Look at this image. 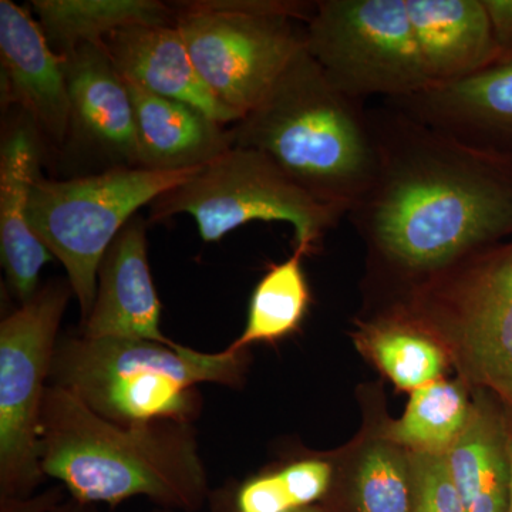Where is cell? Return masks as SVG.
Listing matches in <instances>:
<instances>
[{"instance_id":"1","label":"cell","mask_w":512,"mask_h":512,"mask_svg":"<svg viewBox=\"0 0 512 512\" xmlns=\"http://www.w3.org/2000/svg\"><path fill=\"white\" fill-rule=\"evenodd\" d=\"M367 113L379 173L349 215L384 262L431 282L512 241V157L466 146L389 104Z\"/></svg>"},{"instance_id":"2","label":"cell","mask_w":512,"mask_h":512,"mask_svg":"<svg viewBox=\"0 0 512 512\" xmlns=\"http://www.w3.org/2000/svg\"><path fill=\"white\" fill-rule=\"evenodd\" d=\"M40 467L84 504L147 497L160 508L197 512L210 500L191 423H114L49 384L40 414Z\"/></svg>"},{"instance_id":"3","label":"cell","mask_w":512,"mask_h":512,"mask_svg":"<svg viewBox=\"0 0 512 512\" xmlns=\"http://www.w3.org/2000/svg\"><path fill=\"white\" fill-rule=\"evenodd\" d=\"M231 130L235 147L264 154L316 201L343 214L379 173V148L362 101L335 89L305 47Z\"/></svg>"},{"instance_id":"4","label":"cell","mask_w":512,"mask_h":512,"mask_svg":"<svg viewBox=\"0 0 512 512\" xmlns=\"http://www.w3.org/2000/svg\"><path fill=\"white\" fill-rule=\"evenodd\" d=\"M247 350L202 353L147 340L64 336L57 342L49 384L74 394L94 413L131 426L191 423L202 409L200 384L238 387Z\"/></svg>"},{"instance_id":"5","label":"cell","mask_w":512,"mask_h":512,"mask_svg":"<svg viewBox=\"0 0 512 512\" xmlns=\"http://www.w3.org/2000/svg\"><path fill=\"white\" fill-rule=\"evenodd\" d=\"M175 26L202 82L222 106L244 117L264 99L299 50L316 2L197 0L178 3Z\"/></svg>"},{"instance_id":"6","label":"cell","mask_w":512,"mask_h":512,"mask_svg":"<svg viewBox=\"0 0 512 512\" xmlns=\"http://www.w3.org/2000/svg\"><path fill=\"white\" fill-rule=\"evenodd\" d=\"M201 168H113L70 180L36 181L30 194V227L66 269L82 322L96 301L101 259L121 229L141 207L184 184Z\"/></svg>"},{"instance_id":"7","label":"cell","mask_w":512,"mask_h":512,"mask_svg":"<svg viewBox=\"0 0 512 512\" xmlns=\"http://www.w3.org/2000/svg\"><path fill=\"white\" fill-rule=\"evenodd\" d=\"M177 214H190L205 242L220 241L249 222H286L305 255L345 215L316 201L264 154L235 146L150 204L151 222Z\"/></svg>"},{"instance_id":"8","label":"cell","mask_w":512,"mask_h":512,"mask_svg":"<svg viewBox=\"0 0 512 512\" xmlns=\"http://www.w3.org/2000/svg\"><path fill=\"white\" fill-rule=\"evenodd\" d=\"M404 313L446 340L468 379L512 410V241L417 289Z\"/></svg>"},{"instance_id":"9","label":"cell","mask_w":512,"mask_h":512,"mask_svg":"<svg viewBox=\"0 0 512 512\" xmlns=\"http://www.w3.org/2000/svg\"><path fill=\"white\" fill-rule=\"evenodd\" d=\"M305 49L350 99H402L431 86L406 0H319Z\"/></svg>"},{"instance_id":"10","label":"cell","mask_w":512,"mask_h":512,"mask_svg":"<svg viewBox=\"0 0 512 512\" xmlns=\"http://www.w3.org/2000/svg\"><path fill=\"white\" fill-rule=\"evenodd\" d=\"M70 282L43 285L0 323V500L29 498L45 474L39 430Z\"/></svg>"},{"instance_id":"11","label":"cell","mask_w":512,"mask_h":512,"mask_svg":"<svg viewBox=\"0 0 512 512\" xmlns=\"http://www.w3.org/2000/svg\"><path fill=\"white\" fill-rule=\"evenodd\" d=\"M63 59L70 101L66 143L107 170L140 167L133 101L104 47L79 46Z\"/></svg>"},{"instance_id":"12","label":"cell","mask_w":512,"mask_h":512,"mask_svg":"<svg viewBox=\"0 0 512 512\" xmlns=\"http://www.w3.org/2000/svg\"><path fill=\"white\" fill-rule=\"evenodd\" d=\"M386 103L466 146L512 157V56L467 79Z\"/></svg>"},{"instance_id":"13","label":"cell","mask_w":512,"mask_h":512,"mask_svg":"<svg viewBox=\"0 0 512 512\" xmlns=\"http://www.w3.org/2000/svg\"><path fill=\"white\" fill-rule=\"evenodd\" d=\"M63 56L28 10L0 0L2 109L16 106L56 144L69 134L70 101Z\"/></svg>"},{"instance_id":"14","label":"cell","mask_w":512,"mask_h":512,"mask_svg":"<svg viewBox=\"0 0 512 512\" xmlns=\"http://www.w3.org/2000/svg\"><path fill=\"white\" fill-rule=\"evenodd\" d=\"M160 319L161 302L148 264L146 224L136 215L101 259L96 301L80 335L180 345L161 332Z\"/></svg>"},{"instance_id":"15","label":"cell","mask_w":512,"mask_h":512,"mask_svg":"<svg viewBox=\"0 0 512 512\" xmlns=\"http://www.w3.org/2000/svg\"><path fill=\"white\" fill-rule=\"evenodd\" d=\"M39 133L22 113L0 144V252L6 281L20 305L35 298L40 272L55 259L29 222L30 194L42 177Z\"/></svg>"},{"instance_id":"16","label":"cell","mask_w":512,"mask_h":512,"mask_svg":"<svg viewBox=\"0 0 512 512\" xmlns=\"http://www.w3.org/2000/svg\"><path fill=\"white\" fill-rule=\"evenodd\" d=\"M101 46L123 79L158 96L190 104L224 126L241 120L202 82L175 20L168 25L128 26L111 33Z\"/></svg>"},{"instance_id":"17","label":"cell","mask_w":512,"mask_h":512,"mask_svg":"<svg viewBox=\"0 0 512 512\" xmlns=\"http://www.w3.org/2000/svg\"><path fill=\"white\" fill-rule=\"evenodd\" d=\"M431 86L458 82L503 57L484 0H406Z\"/></svg>"},{"instance_id":"18","label":"cell","mask_w":512,"mask_h":512,"mask_svg":"<svg viewBox=\"0 0 512 512\" xmlns=\"http://www.w3.org/2000/svg\"><path fill=\"white\" fill-rule=\"evenodd\" d=\"M123 80L133 101L140 168H201L234 147V134L224 124L190 104L158 96L140 84Z\"/></svg>"},{"instance_id":"19","label":"cell","mask_w":512,"mask_h":512,"mask_svg":"<svg viewBox=\"0 0 512 512\" xmlns=\"http://www.w3.org/2000/svg\"><path fill=\"white\" fill-rule=\"evenodd\" d=\"M448 473L466 512H508L510 457L504 407L481 390L466 429L446 453Z\"/></svg>"},{"instance_id":"20","label":"cell","mask_w":512,"mask_h":512,"mask_svg":"<svg viewBox=\"0 0 512 512\" xmlns=\"http://www.w3.org/2000/svg\"><path fill=\"white\" fill-rule=\"evenodd\" d=\"M30 8L60 56L79 46L101 45L128 26L174 23L170 6L158 0H32Z\"/></svg>"},{"instance_id":"21","label":"cell","mask_w":512,"mask_h":512,"mask_svg":"<svg viewBox=\"0 0 512 512\" xmlns=\"http://www.w3.org/2000/svg\"><path fill=\"white\" fill-rule=\"evenodd\" d=\"M356 342L403 392L413 393L439 382L447 369V353L440 339L407 315L362 326Z\"/></svg>"},{"instance_id":"22","label":"cell","mask_w":512,"mask_h":512,"mask_svg":"<svg viewBox=\"0 0 512 512\" xmlns=\"http://www.w3.org/2000/svg\"><path fill=\"white\" fill-rule=\"evenodd\" d=\"M471 402L460 382L439 380L410 394L399 420L383 431V439L407 453L446 456L466 429Z\"/></svg>"},{"instance_id":"23","label":"cell","mask_w":512,"mask_h":512,"mask_svg":"<svg viewBox=\"0 0 512 512\" xmlns=\"http://www.w3.org/2000/svg\"><path fill=\"white\" fill-rule=\"evenodd\" d=\"M305 256L295 248L286 261L269 266L252 293L244 332L231 348L278 342L301 328L311 305V289L303 271Z\"/></svg>"},{"instance_id":"24","label":"cell","mask_w":512,"mask_h":512,"mask_svg":"<svg viewBox=\"0 0 512 512\" xmlns=\"http://www.w3.org/2000/svg\"><path fill=\"white\" fill-rule=\"evenodd\" d=\"M353 503L357 512H412L409 453L384 439L369 444L357 460Z\"/></svg>"},{"instance_id":"25","label":"cell","mask_w":512,"mask_h":512,"mask_svg":"<svg viewBox=\"0 0 512 512\" xmlns=\"http://www.w3.org/2000/svg\"><path fill=\"white\" fill-rule=\"evenodd\" d=\"M412 471V512H466L446 456L409 453Z\"/></svg>"},{"instance_id":"26","label":"cell","mask_w":512,"mask_h":512,"mask_svg":"<svg viewBox=\"0 0 512 512\" xmlns=\"http://www.w3.org/2000/svg\"><path fill=\"white\" fill-rule=\"evenodd\" d=\"M275 471L292 510L316 505L332 485V464L322 458H302Z\"/></svg>"},{"instance_id":"27","label":"cell","mask_w":512,"mask_h":512,"mask_svg":"<svg viewBox=\"0 0 512 512\" xmlns=\"http://www.w3.org/2000/svg\"><path fill=\"white\" fill-rule=\"evenodd\" d=\"M2 512H99L96 505L84 504L70 497L63 500L57 491L40 495L39 498L2 501Z\"/></svg>"},{"instance_id":"28","label":"cell","mask_w":512,"mask_h":512,"mask_svg":"<svg viewBox=\"0 0 512 512\" xmlns=\"http://www.w3.org/2000/svg\"><path fill=\"white\" fill-rule=\"evenodd\" d=\"M484 5L503 57L512 56V0H484Z\"/></svg>"},{"instance_id":"29","label":"cell","mask_w":512,"mask_h":512,"mask_svg":"<svg viewBox=\"0 0 512 512\" xmlns=\"http://www.w3.org/2000/svg\"><path fill=\"white\" fill-rule=\"evenodd\" d=\"M504 407V406H503ZM505 429H507L508 457H510V500H508V512H512V410L504 407Z\"/></svg>"},{"instance_id":"30","label":"cell","mask_w":512,"mask_h":512,"mask_svg":"<svg viewBox=\"0 0 512 512\" xmlns=\"http://www.w3.org/2000/svg\"><path fill=\"white\" fill-rule=\"evenodd\" d=\"M291 512H329L326 508L319 507V505H312V507L301 508V510H295Z\"/></svg>"},{"instance_id":"31","label":"cell","mask_w":512,"mask_h":512,"mask_svg":"<svg viewBox=\"0 0 512 512\" xmlns=\"http://www.w3.org/2000/svg\"><path fill=\"white\" fill-rule=\"evenodd\" d=\"M153 512H174V511H171V510H165V508H158V510L153 511Z\"/></svg>"}]
</instances>
